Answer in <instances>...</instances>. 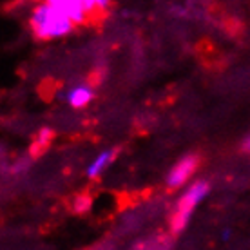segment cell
<instances>
[{
	"label": "cell",
	"instance_id": "obj_1",
	"mask_svg": "<svg viewBox=\"0 0 250 250\" xmlns=\"http://www.w3.org/2000/svg\"><path fill=\"white\" fill-rule=\"evenodd\" d=\"M33 31L38 38H53L62 37L67 31H71L73 22L67 15L58 7L57 0L47 2L44 6H38L33 13L31 19Z\"/></svg>",
	"mask_w": 250,
	"mask_h": 250
},
{
	"label": "cell",
	"instance_id": "obj_2",
	"mask_svg": "<svg viewBox=\"0 0 250 250\" xmlns=\"http://www.w3.org/2000/svg\"><path fill=\"white\" fill-rule=\"evenodd\" d=\"M208 192V185L203 182H198L194 183L192 187L188 188L185 196H183L178 207H176V212L170 219V229H172V234H178V232H182L187 225L188 218H190V214H192L194 207L198 205V201H201V198Z\"/></svg>",
	"mask_w": 250,
	"mask_h": 250
},
{
	"label": "cell",
	"instance_id": "obj_3",
	"mask_svg": "<svg viewBox=\"0 0 250 250\" xmlns=\"http://www.w3.org/2000/svg\"><path fill=\"white\" fill-rule=\"evenodd\" d=\"M198 156H194V154H190V156L183 158L182 162L176 165L174 169H172V172L169 174V178H167V183H169V187L176 188L180 187V185H183V183L188 180V176L192 174L194 170H196V167H198Z\"/></svg>",
	"mask_w": 250,
	"mask_h": 250
},
{
	"label": "cell",
	"instance_id": "obj_4",
	"mask_svg": "<svg viewBox=\"0 0 250 250\" xmlns=\"http://www.w3.org/2000/svg\"><path fill=\"white\" fill-rule=\"evenodd\" d=\"M91 98H93V93H91L87 87H76L69 93V102H71V105L73 107L85 105Z\"/></svg>",
	"mask_w": 250,
	"mask_h": 250
},
{
	"label": "cell",
	"instance_id": "obj_5",
	"mask_svg": "<svg viewBox=\"0 0 250 250\" xmlns=\"http://www.w3.org/2000/svg\"><path fill=\"white\" fill-rule=\"evenodd\" d=\"M113 158H114V152H113V150H107V152H102L100 156H98V158H96V160L93 162V165L89 167L87 174L91 176V178H94V176L98 174V172H100V170L104 169V167H105L107 163L111 162Z\"/></svg>",
	"mask_w": 250,
	"mask_h": 250
},
{
	"label": "cell",
	"instance_id": "obj_6",
	"mask_svg": "<svg viewBox=\"0 0 250 250\" xmlns=\"http://www.w3.org/2000/svg\"><path fill=\"white\" fill-rule=\"evenodd\" d=\"M51 138H53V132H51V129H47V127H44L42 131H40V134H38V140H37V144L33 145V154L37 156V152H42V150L49 145L51 142Z\"/></svg>",
	"mask_w": 250,
	"mask_h": 250
},
{
	"label": "cell",
	"instance_id": "obj_7",
	"mask_svg": "<svg viewBox=\"0 0 250 250\" xmlns=\"http://www.w3.org/2000/svg\"><path fill=\"white\" fill-rule=\"evenodd\" d=\"M243 150L245 152H250V136L245 140V144H243Z\"/></svg>",
	"mask_w": 250,
	"mask_h": 250
}]
</instances>
